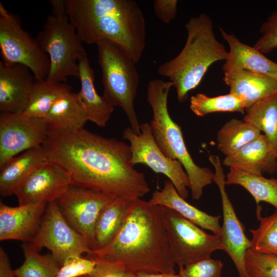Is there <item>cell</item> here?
Returning <instances> with one entry per match:
<instances>
[{
    "label": "cell",
    "instance_id": "obj_31",
    "mask_svg": "<svg viewBox=\"0 0 277 277\" xmlns=\"http://www.w3.org/2000/svg\"><path fill=\"white\" fill-rule=\"evenodd\" d=\"M190 108L199 116L216 112H239L243 113L246 110L243 101L231 93L214 97L198 93L190 97Z\"/></svg>",
    "mask_w": 277,
    "mask_h": 277
},
{
    "label": "cell",
    "instance_id": "obj_24",
    "mask_svg": "<svg viewBox=\"0 0 277 277\" xmlns=\"http://www.w3.org/2000/svg\"><path fill=\"white\" fill-rule=\"evenodd\" d=\"M134 200L112 199L101 210L96 221L92 251L108 245L121 228Z\"/></svg>",
    "mask_w": 277,
    "mask_h": 277
},
{
    "label": "cell",
    "instance_id": "obj_37",
    "mask_svg": "<svg viewBox=\"0 0 277 277\" xmlns=\"http://www.w3.org/2000/svg\"><path fill=\"white\" fill-rule=\"evenodd\" d=\"M89 258L96 261V266L93 272L89 275V277H126L128 272L120 264L97 258Z\"/></svg>",
    "mask_w": 277,
    "mask_h": 277
},
{
    "label": "cell",
    "instance_id": "obj_43",
    "mask_svg": "<svg viewBox=\"0 0 277 277\" xmlns=\"http://www.w3.org/2000/svg\"><path fill=\"white\" fill-rule=\"evenodd\" d=\"M80 277H89V275H84V276H82Z\"/></svg>",
    "mask_w": 277,
    "mask_h": 277
},
{
    "label": "cell",
    "instance_id": "obj_8",
    "mask_svg": "<svg viewBox=\"0 0 277 277\" xmlns=\"http://www.w3.org/2000/svg\"><path fill=\"white\" fill-rule=\"evenodd\" d=\"M0 50L6 65H23L30 69L36 81H45L50 70V60L36 38L22 26L15 14L0 3Z\"/></svg>",
    "mask_w": 277,
    "mask_h": 277
},
{
    "label": "cell",
    "instance_id": "obj_15",
    "mask_svg": "<svg viewBox=\"0 0 277 277\" xmlns=\"http://www.w3.org/2000/svg\"><path fill=\"white\" fill-rule=\"evenodd\" d=\"M72 184L69 173L48 162L34 172L16 191L19 205L55 202Z\"/></svg>",
    "mask_w": 277,
    "mask_h": 277
},
{
    "label": "cell",
    "instance_id": "obj_20",
    "mask_svg": "<svg viewBox=\"0 0 277 277\" xmlns=\"http://www.w3.org/2000/svg\"><path fill=\"white\" fill-rule=\"evenodd\" d=\"M48 162L42 146L28 149L0 167V194H15L22 184L36 170Z\"/></svg>",
    "mask_w": 277,
    "mask_h": 277
},
{
    "label": "cell",
    "instance_id": "obj_14",
    "mask_svg": "<svg viewBox=\"0 0 277 277\" xmlns=\"http://www.w3.org/2000/svg\"><path fill=\"white\" fill-rule=\"evenodd\" d=\"M209 160L215 169L213 181L221 194L223 211V225L220 235L226 252L231 259L239 277H249L245 265V256L251 248L250 240L244 232V228L237 216L225 189V175L219 156L210 155Z\"/></svg>",
    "mask_w": 277,
    "mask_h": 277
},
{
    "label": "cell",
    "instance_id": "obj_28",
    "mask_svg": "<svg viewBox=\"0 0 277 277\" xmlns=\"http://www.w3.org/2000/svg\"><path fill=\"white\" fill-rule=\"evenodd\" d=\"M261 131L244 120L232 118L227 122L217 133V148L226 156L255 140Z\"/></svg>",
    "mask_w": 277,
    "mask_h": 277
},
{
    "label": "cell",
    "instance_id": "obj_19",
    "mask_svg": "<svg viewBox=\"0 0 277 277\" xmlns=\"http://www.w3.org/2000/svg\"><path fill=\"white\" fill-rule=\"evenodd\" d=\"M223 81L230 92L243 101L246 109L277 93V81L268 76L242 68L224 72Z\"/></svg>",
    "mask_w": 277,
    "mask_h": 277
},
{
    "label": "cell",
    "instance_id": "obj_34",
    "mask_svg": "<svg viewBox=\"0 0 277 277\" xmlns=\"http://www.w3.org/2000/svg\"><path fill=\"white\" fill-rule=\"evenodd\" d=\"M96 261L88 256L73 255L68 257L60 267L55 277H80L90 275Z\"/></svg>",
    "mask_w": 277,
    "mask_h": 277
},
{
    "label": "cell",
    "instance_id": "obj_41",
    "mask_svg": "<svg viewBox=\"0 0 277 277\" xmlns=\"http://www.w3.org/2000/svg\"><path fill=\"white\" fill-rule=\"evenodd\" d=\"M126 277H137V276L136 273L128 271L126 275Z\"/></svg>",
    "mask_w": 277,
    "mask_h": 277
},
{
    "label": "cell",
    "instance_id": "obj_18",
    "mask_svg": "<svg viewBox=\"0 0 277 277\" xmlns=\"http://www.w3.org/2000/svg\"><path fill=\"white\" fill-rule=\"evenodd\" d=\"M276 156L272 152L264 134L246 144L234 153L225 156L222 164L253 176L275 171Z\"/></svg>",
    "mask_w": 277,
    "mask_h": 277
},
{
    "label": "cell",
    "instance_id": "obj_26",
    "mask_svg": "<svg viewBox=\"0 0 277 277\" xmlns=\"http://www.w3.org/2000/svg\"><path fill=\"white\" fill-rule=\"evenodd\" d=\"M243 120L266 136L272 152L277 157V93L246 109Z\"/></svg>",
    "mask_w": 277,
    "mask_h": 277
},
{
    "label": "cell",
    "instance_id": "obj_44",
    "mask_svg": "<svg viewBox=\"0 0 277 277\" xmlns=\"http://www.w3.org/2000/svg\"><path fill=\"white\" fill-rule=\"evenodd\" d=\"M221 277H222V276H221Z\"/></svg>",
    "mask_w": 277,
    "mask_h": 277
},
{
    "label": "cell",
    "instance_id": "obj_29",
    "mask_svg": "<svg viewBox=\"0 0 277 277\" xmlns=\"http://www.w3.org/2000/svg\"><path fill=\"white\" fill-rule=\"evenodd\" d=\"M226 185H239L247 190L254 199L258 206L257 213H260V202H267L277 209V181L262 176L251 175L230 168L225 180Z\"/></svg>",
    "mask_w": 277,
    "mask_h": 277
},
{
    "label": "cell",
    "instance_id": "obj_3",
    "mask_svg": "<svg viewBox=\"0 0 277 277\" xmlns=\"http://www.w3.org/2000/svg\"><path fill=\"white\" fill-rule=\"evenodd\" d=\"M65 12L81 41L107 40L136 63L146 45L145 17L134 0H64Z\"/></svg>",
    "mask_w": 277,
    "mask_h": 277
},
{
    "label": "cell",
    "instance_id": "obj_17",
    "mask_svg": "<svg viewBox=\"0 0 277 277\" xmlns=\"http://www.w3.org/2000/svg\"><path fill=\"white\" fill-rule=\"evenodd\" d=\"M34 80L27 67L21 64L6 65L1 61V112L23 113L28 105Z\"/></svg>",
    "mask_w": 277,
    "mask_h": 277
},
{
    "label": "cell",
    "instance_id": "obj_12",
    "mask_svg": "<svg viewBox=\"0 0 277 277\" xmlns=\"http://www.w3.org/2000/svg\"><path fill=\"white\" fill-rule=\"evenodd\" d=\"M112 199L102 193L71 185L55 203L66 222L87 240L91 248L98 215Z\"/></svg>",
    "mask_w": 277,
    "mask_h": 277
},
{
    "label": "cell",
    "instance_id": "obj_33",
    "mask_svg": "<svg viewBox=\"0 0 277 277\" xmlns=\"http://www.w3.org/2000/svg\"><path fill=\"white\" fill-rule=\"evenodd\" d=\"M245 265L249 277H277V255L248 249Z\"/></svg>",
    "mask_w": 277,
    "mask_h": 277
},
{
    "label": "cell",
    "instance_id": "obj_6",
    "mask_svg": "<svg viewBox=\"0 0 277 277\" xmlns=\"http://www.w3.org/2000/svg\"><path fill=\"white\" fill-rule=\"evenodd\" d=\"M49 14L36 38L50 60L46 80L65 83L69 76L79 78L78 60L85 54L80 37L65 12L64 0L50 1Z\"/></svg>",
    "mask_w": 277,
    "mask_h": 277
},
{
    "label": "cell",
    "instance_id": "obj_27",
    "mask_svg": "<svg viewBox=\"0 0 277 277\" xmlns=\"http://www.w3.org/2000/svg\"><path fill=\"white\" fill-rule=\"evenodd\" d=\"M71 90L72 87L65 83L52 82L46 80L35 81L28 105L23 113L28 116L45 119L56 101Z\"/></svg>",
    "mask_w": 277,
    "mask_h": 277
},
{
    "label": "cell",
    "instance_id": "obj_11",
    "mask_svg": "<svg viewBox=\"0 0 277 277\" xmlns=\"http://www.w3.org/2000/svg\"><path fill=\"white\" fill-rule=\"evenodd\" d=\"M29 243L39 251L48 249L60 267L68 257L91 251L87 240L65 220L55 202L47 204L39 228Z\"/></svg>",
    "mask_w": 277,
    "mask_h": 277
},
{
    "label": "cell",
    "instance_id": "obj_40",
    "mask_svg": "<svg viewBox=\"0 0 277 277\" xmlns=\"http://www.w3.org/2000/svg\"><path fill=\"white\" fill-rule=\"evenodd\" d=\"M137 277H181L179 274L168 273H146L141 272L136 274Z\"/></svg>",
    "mask_w": 277,
    "mask_h": 277
},
{
    "label": "cell",
    "instance_id": "obj_23",
    "mask_svg": "<svg viewBox=\"0 0 277 277\" xmlns=\"http://www.w3.org/2000/svg\"><path fill=\"white\" fill-rule=\"evenodd\" d=\"M78 67L81 89L77 94L88 121L99 127H105L111 117L114 107L97 93L94 86V72L87 54L78 60Z\"/></svg>",
    "mask_w": 277,
    "mask_h": 277
},
{
    "label": "cell",
    "instance_id": "obj_32",
    "mask_svg": "<svg viewBox=\"0 0 277 277\" xmlns=\"http://www.w3.org/2000/svg\"><path fill=\"white\" fill-rule=\"evenodd\" d=\"M259 227L249 231L251 249L259 252L277 255V209L271 215L258 217Z\"/></svg>",
    "mask_w": 277,
    "mask_h": 277
},
{
    "label": "cell",
    "instance_id": "obj_35",
    "mask_svg": "<svg viewBox=\"0 0 277 277\" xmlns=\"http://www.w3.org/2000/svg\"><path fill=\"white\" fill-rule=\"evenodd\" d=\"M223 264L210 258L202 260L180 268L181 277H221Z\"/></svg>",
    "mask_w": 277,
    "mask_h": 277
},
{
    "label": "cell",
    "instance_id": "obj_38",
    "mask_svg": "<svg viewBox=\"0 0 277 277\" xmlns=\"http://www.w3.org/2000/svg\"><path fill=\"white\" fill-rule=\"evenodd\" d=\"M177 0H155L153 7L155 15L162 22L168 24L175 19L177 13Z\"/></svg>",
    "mask_w": 277,
    "mask_h": 277
},
{
    "label": "cell",
    "instance_id": "obj_1",
    "mask_svg": "<svg viewBox=\"0 0 277 277\" xmlns=\"http://www.w3.org/2000/svg\"><path fill=\"white\" fill-rule=\"evenodd\" d=\"M42 147L49 162L70 175L71 185L113 199L135 200L150 190L144 174L131 163L130 146L83 128L48 130Z\"/></svg>",
    "mask_w": 277,
    "mask_h": 277
},
{
    "label": "cell",
    "instance_id": "obj_16",
    "mask_svg": "<svg viewBox=\"0 0 277 277\" xmlns=\"http://www.w3.org/2000/svg\"><path fill=\"white\" fill-rule=\"evenodd\" d=\"M47 204L12 207L0 201V241L30 243L36 234Z\"/></svg>",
    "mask_w": 277,
    "mask_h": 277
},
{
    "label": "cell",
    "instance_id": "obj_42",
    "mask_svg": "<svg viewBox=\"0 0 277 277\" xmlns=\"http://www.w3.org/2000/svg\"><path fill=\"white\" fill-rule=\"evenodd\" d=\"M275 171H276V180L277 181V157H276V169H275Z\"/></svg>",
    "mask_w": 277,
    "mask_h": 277
},
{
    "label": "cell",
    "instance_id": "obj_22",
    "mask_svg": "<svg viewBox=\"0 0 277 277\" xmlns=\"http://www.w3.org/2000/svg\"><path fill=\"white\" fill-rule=\"evenodd\" d=\"M149 202L153 205H160L172 209L181 215L203 229L209 230L220 236L221 226L220 216L211 215L187 202L177 192L169 181L165 182L161 190H155Z\"/></svg>",
    "mask_w": 277,
    "mask_h": 277
},
{
    "label": "cell",
    "instance_id": "obj_21",
    "mask_svg": "<svg viewBox=\"0 0 277 277\" xmlns=\"http://www.w3.org/2000/svg\"><path fill=\"white\" fill-rule=\"evenodd\" d=\"M220 31L229 47L228 57L222 67L224 72L242 68L261 73L277 81V63L266 57L253 47L241 42L234 35L222 28Z\"/></svg>",
    "mask_w": 277,
    "mask_h": 277
},
{
    "label": "cell",
    "instance_id": "obj_9",
    "mask_svg": "<svg viewBox=\"0 0 277 277\" xmlns=\"http://www.w3.org/2000/svg\"><path fill=\"white\" fill-rule=\"evenodd\" d=\"M162 218L172 260L179 268L225 250L219 235L208 234L172 209L163 206Z\"/></svg>",
    "mask_w": 277,
    "mask_h": 277
},
{
    "label": "cell",
    "instance_id": "obj_39",
    "mask_svg": "<svg viewBox=\"0 0 277 277\" xmlns=\"http://www.w3.org/2000/svg\"><path fill=\"white\" fill-rule=\"evenodd\" d=\"M0 277H15L7 254L2 247H0Z\"/></svg>",
    "mask_w": 277,
    "mask_h": 277
},
{
    "label": "cell",
    "instance_id": "obj_36",
    "mask_svg": "<svg viewBox=\"0 0 277 277\" xmlns=\"http://www.w3.org/2000/svg\"><path fill=\"white\" fill-rule=\"evenodd\" d=\"M260 32L261 35L253 46L256 50L264 54L277 48V10L262 23Z\"/></svg>",
    "mask_w": 277,
    "mask_h": 277
},
{
    "label": "cell",
    "instance_id": "obj_2",
    "mask_svg": "<svg viewBox=\"0 0 277 277\" xmlns=\"http://www.w3.org/2000/svg\"><path fill=\"white\" fill-rule=\"evenodd\" d=\"M162 208L141 199L133 201L115 237L104 248L91 250L87 256L120 264L136 274L175 273Z\"/></svg>",
    "mask_w": 277,
    "mask_h": 277
},
{
    "label": "cell",
    "instance_id": "obj_10",
    "mask_svg": "<svg viewBox=\"0 0 277 277\" xmlns=\"http://www.w3.org/2000/svg\"><path fill=\"white\" fill-rule=\"evenodd\" d=\"M140 133L136 134L130 127L126 128L123 137L127 140L131 152V163L144 164L154 172L166 176L180 195L186 199L188 196L190 181L182 163L166 156L156 144L150 124L140 125Z\"/></svg>",
    "mask_w": 277,
    "mask_h": 277
},
{
    "label": "cell",
    "instance_id": "obj_4",
    "mask_svg": "<svg viewBox=\"0 0 277 277\" xmlns=\"http://www.w3.org/2000/svg\"><path fill=\"white\" fill-rule=\"evenodd\" d=\"M187 33L184 47L174 58L162 64L157 73L167 77L175 89L179 102L187 100L189 92L201 83L209 67L226 60L228 51L219 42L210 17L201 13L185 25Z\"/></svg>",
    "mask_w": 277,
    "mask_h": 277
},
{
    "label": "cell",
    "instance_id": "obj_30",
    "mask_svg": "<svg viewBox=\"0 0 277 277\" xmlns=\"http://www.w3.org/2000/svg\"><path fill=\"white\" fill-rule=\"evenodd\" d=\"M22 249L25 260L14 270L15 277H55L60 266L52 255L41 254L29 243H24Z\"/></svg>",
    "mask_w": 277,
    "mask_h": 277
},
{
    "label": "cell",
    "instance_id": "obj_5",
    "mask_svg": "<svg viewBox=\"0 0 277 277\" xmlns=\"http://www.w3.org/2000/svg\"><path fill=\"white\" fill-rule=\"evenodd\" d=\"M172 87L171 82L162 79H153L148 82L147 99L153 112L149 124L154 140L163 153L183 165L189 179L191 197L198 200L202 195L203 188L211 184L214 173L194 162L186 148L181 127L169 114L167 100Z\"/></svg>",
    "mask_w": 277,
    "mask_h": 277
},
{
    "label": "cell",
    "instance_id": "obj_7",
    "mask_svg": "<svg viewBox=\"0 0 277 277\" xmlns=\"http://www.w3.org/2000/svg\"><path fill=\"white\" fill-rule=\"evenodd\" d=\"M104 87L103 97L113 107L124 111L130 127L140 133V124L134 108V100L140 83L136 63L115 44L103 40L96 44Z\"/></svg>",
    "mask_w": 277,
    "mask_h": 277
},
{
    "label": "cell",
    "instance_id": "obj_13",
    "mask_svg": "<svg viewBox=\"0 0 277 277\" xmlns=\"http://www.w3.org/2000/svg\"><path fill=\"white\" fill-rule=\"evenodd\" d=\"M48 132L44 119L1 113L0 167L20 153L42 146Z\"/></svg>",
    "mask_w": 277,
    "mask_h": 277
},
{
    "label": "cell",
    "instance_id": "obj_25",
    "mask_svg": "<svg viewBox=\"0 0 277 277\" xmlns=\"http://www.w3.org/2000/svg\"><path fill=\"white\" fill-rule=\"evenodd\" d=\"M48 130L75 131L88 121L77 93L69 91L59 98L44 119Z\"/></svg>",
    "mask_w": 277,
    "mask_h": 277
}]
</instances>
